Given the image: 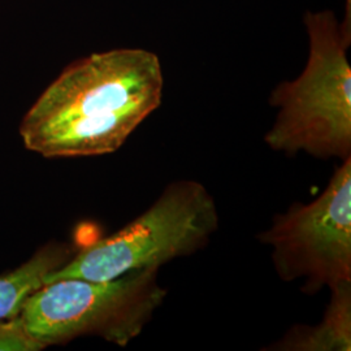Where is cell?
I'll list each match as a JSON object with an SVG mask.
<instances>
[{"label": "cell", "mask_w": 351, "mask_h": 351, "mask_svg": "<svg viewBox=\"0 0 351 351\" xmlns=\"http://www.w3.org/2000/svg\"><path fill=\"white\" fill-rule=\"evenodd\" d=\"M45 349L33 339L16 316L0 319V350L37 351Z\"/></svg>", "instance_id": "obj_8"}, {"label": "cell", "mask_w": 351, "mask_h": 351, "mask_svg": "<svg viewBox=\"0 0 351 351\" xmlns=\"http://www.w3.org/2000/svg\"><path fill=\"white\" fill-rule=\"evenodd\" d=\"M310 53L301 75L278 84L269 97L277 108L264 142L274 151L316 159L351 158V30L333 11H307Z\"/></svg>", "instance_id": "obj_2"}, {"label": "cell", "mask_w": 351, "mask_h": 351, "mask_svg": "<svg viewBox=\"0 0 351 351\" xmlns=\"http://www.w3.org/2000/svg\"><path fill=\"white\" fill-rule=\"evenodd\" d=\"M332 297L317 326H293L267 350L350 351L351 282L330 289Z\"/></svg>", "instance_id": "obj_6"}, {"label": "cell", "mask_w": 351, "mask_h": 351, "mask_svg": "<svg viewBox=\"0 0 351 351\" xmlns=\"http://www.w3.org/2000/svg\"><path fill=\"white\" fill-rule=\"evenodd\" d=\"M159 58L119 49L66 66L20 125L26 149L45 158L98 156L119 150L163 98Z\"/></svg>", "instance_id": "obj_1"}, {"label": "cell", "mask_w": 351, "mask_h": 351, "mask_svg": "<svg viewBox=\"0 0 351 351\" xmlns=\"http://www.w3.org/2000/svg\"><path fill=\"white\" fill-rule=\"evenodd\" d=\"M258 239L272 247L278 277L287 282L303 280L306 294L351 282V158L315 201L276 215Z\"/></svg>", "instance_id": "obj_5"}, {"label": "cell", "mask_w": 351, "mask_h": 351, "mask_svg": "<svg viewBox=\"0 0 351 351\" xmlns=\"http://www.w3.org/2000/svg\"><path fill=\"white\" fill-rule=\"evenodd\" d=\"M219 228L210 191L194 180H178L136 220L99 239L45 277L110 281L129 272L160 268L203 249Z\"/></svg>", "instance_id": "obj_3"}, {"label": "cell", "mask_w": 351, "mask_h": 351, "mask_svg": "<svg viewBox=\"0 0 351 351\" xmlns=\"http://www.w3.org/2000/svg\"><path fill=\"white\" fill-rule=\"evenodd\" d=\"M158 272L146 268L110 281L55 280L33 291L17 317L43 348L88 335L126 346L167 297Z\"/></svg>", "instance_id": "obj_4"}, {"label": "cell", "mask_w": 351, "mask_h": 351, "mask_svg": "<svg viewBox=\"0 0 351 351\" xmlns=\"http://www.w3.org/2000/svg\"><path fill=\"white\" fill-rule=\"evenodd\" d=\"M69 261V251L50 246L39 251L29 262L12 272L0 276V319H10L20 313L26 298L43 285L51 272Z\"/></svg>", "instance_id": "obj_7"}, {"label": "cell", "mask_w": 351, "mask_h": 351, "mask_svg": "<svg viewBox=\"0 0 351 351\" xmlns=\"http://www.w3.org/2000/svg\"><path fill=\"white\" fill-rule=\"evenodd\" d=\"M341 23L343 27L351 30V0H345V16Z\"/></svg>", "instance_id": "obj_9"}]
</instances>
